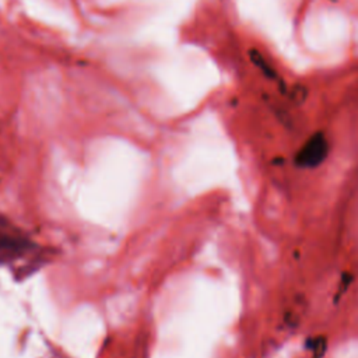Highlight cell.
<instances>
[{
  "label": "cell",
  "mask_w": 358,
  "mask_h": 358,
  "mask_svg": "<svg viewBox=\"0 0 358 358\" xmlns=\"http://www.w3.org/2000/svg\"><path fill=\"white\" fill-rule=\"evenodd\" d=\"M327 151L329 145L326 137L320 133L313 134L298 151L296 162L303 168H315L324 161Z\"/></svg>",
  "instance_id": "1"
}]
</instances>
